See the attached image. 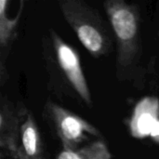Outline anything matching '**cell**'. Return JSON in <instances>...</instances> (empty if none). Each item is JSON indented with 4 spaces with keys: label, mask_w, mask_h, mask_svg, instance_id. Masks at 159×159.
Here are the masks:
<instances>
[{
    "label": "cell",
    "mask_w": 159,
    "mask_h": 159,
    "mask_svg": "<svg viewBox=\"0 0 159 159\" xmlns=\"http://www.w3.org/2000/svg\"><path fill=\"white\" fill-rule=\"evenodd\" d=\"M59 5L64 19L90 54L99 58L109 51L111 40L98 12L81 0H63Z\"/></svg>",
    "instance_id": "6da1fadb"
},
{
    "label": "cell",
    "mask_w": 159,
    "mask_h": 159,
    "mask_svg": "<svg viewBox=\"0 0 159 159\" xmlns=\"http://www.w3.org/2000/svg\"><path fill=\"white\" fill-rule=\"evenodd\" d=\"M150 137L156 142L159 143V120L157 122V124L154 126L152 131H151V134H150Z\"/></svg>",
    "instance_id": "30bf717a"
},
{
    "label": "cell",
    "mask_w": 159,
    "mask_h": 159,
    "mask_svg": "<svg viewBox=\"0 0 159 159\" xmlns=\"http://www.w3.org/2000/svg\"><path fill=\"white\" fill-rule=\"evenodd\" d=\"M103 6L117 39L118 62L128 66L133 61L138 48V10L123 0H108Z\"/></svg>",
    "instance_id": "7a4b0ae2"
},
{
    "label": "cell",
    "mask_w": 159,
    "mask_h": 159,
    "mask_svg": "<svg viewBox=\"0 0 159 159\" xmlns=\"http://www.w3.org/2000/svg\"><path fill=\"white\" fill-rule=\"evenodd\" d=\"M159 120V101L156 97H145L133 110L129 122L130 133L134 138L150 136L154 126Z\"/></svg>",
    "instance_id": "5b68a950"
},
{
    "label": "cell",
    "mask_w": 159,
    "mask_h": 159,
    "mask_svg": "<svg viewBox=\"0 0 159 159\" xmlns=\"http://www.w3.org/2000/svg\"><path fill=\"white\" fill-rule=\"evenodd\" d=\"M49 113L63 150L75 151L89 135L99 136L98 129L77 115L56 103L49 104Z\"/></svg>",
    "instance_id": "3957f363"
},
{
    "label": "cell",
    "mask_w": 159,
    "mask_h": 159,
    "mask_svg": "<svg viewBox=\"0 0 159 159\" xmlns=\"http://www.w3.org/2000/svg\"><path fill=\"white\" fill-rule=\"evenodd\" d=\"M22 122V114L17 115L8 106H3L0 116V146L2 154L7 158H18L20 129Z\"/></svg>",
    "instance_id": "8992f818"
},
{
    "label": "cell",
    "mask_w": 159,
    "mask_h": 159,
    "mask_svg": "<svg viewBox=\"0 0 159 159\" xmlns=\"http://www.w3.org/2000/svg\"><path fill=\"white\" fill-rule=\"evenodd\" d=\"M51 34L57 61L61 71L64 73L66 78L80 98L88 105H90L91 95L77 52L69 44L65 43L57 34L52 32Z\"/></svg>",
    "instance_id": "277c9868"
},
{
    "label": "cell",
    "mask_w": 159,
    "mask_h": 159,
    "mask_svg": "<svg viewBox=\"0 0 159 159\" xmlns=\"http://www.w3.org/2000/svg\"><path fill=\"white\" fill-rule=\"evenodd\" d=\"M18 158L46 159L38 127L29 113L20 124Z\"/></svg>",
    "instance_id": "52a82bcc"
},
{
    "label": "cell",
    "mask_w": 159,
    "mask_h": 159,
    "mask_svg": "<svg viewBox=\"0 0 159 159\" xmlns=\"http://www.w3.org/2000/svg\"><path fill=\"white\" fill-rule=\"evenodd\" d=\"M8 1L7 0H1L0 1V44L2 47L7 46V44L9 42L10 38L13 36L15 33L16 26L18 24L19 19L20 17V14L22 12L23 8V2L21 1L20 9L18 11V14L15 18L10 19L7 16V7L8 5Z\"/></svg>",
    "instance_id": "9c48e42d"
},
{
    "label": "cell",
    "mask_w": 159,
    "mask_h": 159,
    "mask_svg": "<svg viewBox=\"0 0 159 159\" xmlns=\"http://www.w3.org/2000/svg\"><path fill=\"white\" fill-rule=\"evenodd\" d=\"M56 159H112V155L102 141H96L75 151L63 150Z\"/></svg>",
    "instance_id": "ba28073f"
}]
</instances>
